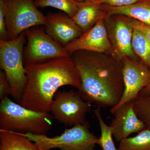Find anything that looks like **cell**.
<instances>
[{"label": "cell", "mask_w": 150, "mask_h": 150, "mask_svg": "<svg viewBox=\"0 0 150 150\" xmlns=\"http://www.w3.org/2000/svg\"><path fill=\"white\" fill-rule=\"evenodd\" d=\"M92 53L78 51L71 57L81 78L78 91L91 104L99 107H114L121 100L124 90L123 63Z\"/></svg>", "instance_id": "1"}, {"label": "cell", "mask_w": 150, "mask_h": 150, "mask_svg": "<svg viewBox=\"0 0 150 150\" xmlns=\"http://www.w3.org/2000/svg\"><path fill=\"white\" fill-rule=\"evenodd\" d=\"M27 81L19 104L30 109L49 113L59 88L71 86L78 89L80 77L70 56L25 65Z\"/></svg>", "instance_id": "2"}, {"label": "cell", "mask_w": 150, "mask_h": 150, "mask_svg": "<svg viewBox=\"0 0 150 150\" xmlns=\"http://www.w3.org/2000/svg\"><path fill=\"white\" fill-rule=\"evenodd\" d=\"M53 123V116L49 113L30 110L8 97L1 101L0 130L46 135L52 128Z\"/></svg>", "instance_id": "3"}, {"label": "cell", "mask_w": 150, "mask_h": 150, "mask_svg": "<svg viewBox=\"0 0 150 150\" xmlns=\"http://www.w3.org/2000/svg\"><path fill=\"white\" fill-rule=\"evenodd\" d=\"M25 31L15 39L0 40V65L11 86V96L20 103L27 81L23 65Z\"/></svg>", "instance_id": "4"}, {"label": "cell", "mask_w": 150, "mask_h": 150, "mask_svg": "<svg viewBox=\"0 0 150 150\" xmlns=\"http://www.w3.org/2000/svg\"><path fill=\"white\" fill-rule=\"evenodd\" d=\"M89 128V124L75 125L54 137L30 133L20 134L35 143L40 150H95L98 138L90 131Z\"/></svg>", "instance_id": "5"}, {"label": "cell", "mask_w": 150, "mask_h": 150, "mask_svg": "<svg viewBox=\"0 0 150 150\" xmlns=\"http://www.w3.org/2000/svg\"><path fill=\"white\" fill-rule=\"evenodd\" d=\"M7 40H13L33 26L46 25L47 16L40 11L34 0H3Z\"/></svg>", "instance_id": "6"}, {"label": "cell", "mask_w": 150, "mask_h": 150, "mask_svg": "<svg viewBox=\"0 0 150 150\" xmlns=\"http://www.w3.org/2000/svg\"><path fill=\"white\" fill-rule=\"evenodd\" d=\"M91 106L78 91H58L54 96L51 112L56 120L65 125H84L89 124L86 115L90 112Z\"/></svg>", "instance_id": "7"}, {"label": "cell", "mask_w": 150, "mask_h": 150, "mask_svg": "<svg viewBox=\"0 0 150 150\" xmlns=\"http://www.w3.org/2000/svg\"><path fill=\"white\" fill-rule=\"evenodd\" d=\"M27 45L23 52L25 65L36 64L57 58L70 56L64 47L41 29L25 31Z\"/></svg>", "instance_id": "8"}, {"label": "cell", "mask_w": 150, "mask_h": 150, "mask_svg": "<svg viewBox=\"0 0 150 150\" xmlns=\"http://www.w3.org/2000/svg\"><path fill=\"white\" fill-rule=\"evenodd\" d=\"M123 63L124 92L118 104L110 108L112 114L123 105L137 98L140 92L150 83V69L143 62L125 59Z\"/></svg>", "instance_id": "9"}, {"label": "cell", "mask_w": 150, "mask_h": 150, "mask_svg": "<svg viewBox=\"0 0 150 150\" xmlns=\"http://www.w3.org/2000/svg\"><path fill=\"white\" fill-rule=\"evenodd\" d=\"M99 19L91 28L65 46L70 55L75 52L84 51L94 53H108L113 50L108 38L104 20Z\"/></svg>", "instance_id": "10"}, {"label": "cell", "mask_w": 150, "mask_h": 150, "mask_svg": "<svg viewBox=\"0 0 150 150\" xmlns=\"http://www.w3.org/2000/svg\"><path fill=\"white\" fill-rule=\"evenodd\" d=\"M113 115L115 117L109 126L116 142H120L131 134L146 129L134 110V100L123 105Z\"/></svg>", "instance_id": "11"}, {"label": "cell", "mask_w": 150, "mask_h": 150, "mask_svg": "<svg viewBox=\"0 0 150 150\" xmlns=\"http://www.w3.org/2000/svg\"><path fill=\"white\" fill-rule=\"evenodd\" d=\"M46 16V33L64 47L83 33L71 18L66 14L48 13Z\"/></svg>", "instance_id": "12"}, {"label": "cell", "mask_w": 150, "mask_h": 150, "mask_svg": "<svg viewBox=\"0 0 150 150\" xmlns=\"http://www.w3.org/2000/svg\"><path fill=\"white\" fill-rule=\"evenodd\" d=\"M112 30L113 49L115 54L124 59H135L132 46L133 27L131 19L118 18Z\"/></svg>", "instance_id": "13"}, {"label": "cell", "mask_w": 150, "mask_h": 150, "mask_svg": "<svg viewBox=\"0 0 150 150\" xmlns=\"http://www.w3.org/2000/svg\"><path fill=\"white\" fill-rule=\"evenodd\" d=\"M78 10L71 17L83 32L91 28L97 22L107 16L101 5L92 2H77Z\"/></svg>", "instance_id": "14"}, {"label": "cell", "mask_w": 150, "mask_h": 150, "mask_svg": "<svg viewBox=\"0 0 150 150\" xmlns=\"http://www.w3.org/2000/svg\"><path fill=\"white\" fill-rule=\"evenodd\" d=\"M108 16L121 15L150 25V3L141 2L123 6L114 7L101 5Z\"/></svg>", "instance_id": "15"}, {"label": "cell", "mask_w": 150, "mask_h": 150, "mask_svg": "<svg viewBox=\"0 0 150 150\" xmlns=\"http://www.w3.org/2000/svg\"><path fill=\"white\" fill-rule=\"evenodd\" d=\"M34 142L20 133L0 130V150H39Z\"/></svg>", "instance_id": "16"}, {"label": "cell", "mask_w": 150, "mask_h": 150, "mask_svg": "<svg viewBox=\"0 0 150 150\" xmlns=\"http://www.w3.org/2000/svg\"><path fill=\"white\" fill-rule=\"evenodd\" d=\"M132 46L133 51L142 62L150 69V44L145 34L133 27Z\"/></svg>", "instance_id": "17"}, {"label": "cell", "mask_w": 150, "mask_h": 150, "mask_svg": "<svg viewBox=\"0 0 150 150\" xmlns=\"http://www.w3.org/2000/svg\"><path fill=\"white\" fill-rule=\"evenodd\" d=\"M119 143L120 150H150V130L144 129L136 136L128 137Z\"/></svg>", "instance_id": "18"}, {"label": "cell", "mask_w": 150, "mask_h": 150, "mask_svg": "<svg viewBox=\"0 0 150 150\" xmlns=\"http://www.w3.org/2000/svg\"><path fill=\"white\" fill-rule=\"evenodd\" d=\"M94 112L98 120L101 131L100 137L98 139L97 145L101 147L102 150H120L115 146L110 126H108L103 119L100 114V107L94 109Z\"/></svg>", "instance_id": "19"}, {"label": "cell", "mask_w": 150, "mask_h": 150, "mask_svg": "<svg viewBox=\"0 0 150 150\" xmlns=\"http://www.w3.org/2000/svg\"><path fill=\"white\" fill-rule=\"evenodd\" d=\"M38 7H51L63 11L70 17H72L78 10L77 2L75 0H34Z\"/></svg>", "instance_id": "20"}, {"label": "cell", "mask_w": 150, "mask_h": 150, "mask_svg": "<svg viewBox=\"0 0 150 150\" xmlns=\"http://www.w3.org/2000/svg\"><path fill=\"white\" fill-rule=\"evenodd\" d=\"M134 109L139 118L150 130V95L138 96L134 100Z\"/></svg>", "instance_id": "21"}, {"label": "cell", "mask_w": 150, "mask_h": 150, "mask_svg": "<svg viewBox=\"0 0 150 150\" xmlns=\"http://www.w3.org/2000/svg\"><path fill=\"white\" fill-rule=\"evenodd\" d=\"M11 94V86L5 73L0 71V99H5Z\"/></svg>", "instance_id": "22"}, {"label": "cell", "mask_w": 150, "mask_h": 150, "mask_svg": "<svg viewBox=\"0 0 150 150\" xmlns=\"http://www.w3.org/2000/svg\"><path fill=\"white\" fill-rule=\"evenodd\" d=\"M144 1L145 0H98L93 3L99 5H106L111 6L120 7L129 5L137 3Z\"/></svg>", "instance_id": "23"}, {"label": "cell", "mask_w": 150, "mask_h": 150, "mask_svg": "<svg viewBox=\"0 0 150 150\" xmlns=\"http://www.w3.org/2000/svg\"><path fill=\"white\" fill-rule=\"evenodd\" d=\"M0 38L1 40H7V31L3 0H0Z\"/></svg>", "instance_id": "24"}, {"label": "cell", "mask_w": 150, "mask_h": 150, "mask_svg": "<svg viewBox=\"0 0 150 150\" xmlns=\"http://www.w3.org/2000/svg\"><path fill=\"white\" fill-rule=\"evenodd\" d=\"M131 21L133 27L142 31L146 35L150 44V25L145 24L134 19H131Z\"/></svg>", "instance_id": "25"}, {"label": "cell", "mask_w": 150, "mask_h": 150, "mask_svg": "<svg viewBox=\"0 0 150 150\" xmlns=\"http://www.w3.org/2000/svg\"><path fill=\"white\" fill-rule=\"evenodd\" d=\"M150 95V83L140 92L139 96L143 97Z\"/></svg>", "instance_id": "26"}, {"label": "cell", "mask_w": 150, "mask_h": 150, "mask_svg": "<svg viewBox=\"0 0 150 150\" xmlns=\"http://www.w3.org/2000/svg\"><path fill=\"white\" fill-rule=\"evenodd\" d=\"M75 1L77 2H96L98 0H75Z\"/></svg>", "instance_id": "27"}, {"label": "cell", "mask_w": 150, "mask_h": 150, "mask_svg": "<svg viewBox=\"0 0 150 150\" xmlns=\"http://www.w3.org/2000/svg\"><path fill=\"white\" fill-rule=\"evenodd\" d=\"M144 1L150 3V0H145Z\"/></svg>", "instance_id": "28"}, {"label": "cell", "mask_w": 150, "mask_h": 150, "mask_svg": "<svg viewBox=\"0 0 150 150\" xmlns=\"http://www.w3.org/2000/svg\"><path fill=\"white\" fill-rule=\"evenodd\" d=\"M39 150H40V149H39Z\"/></svg>", "instance_id": "29"}]
</instances>
